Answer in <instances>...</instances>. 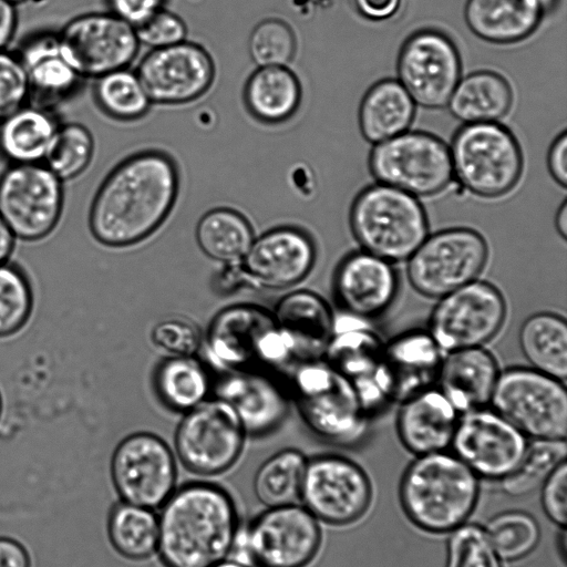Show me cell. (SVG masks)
I'll return each mask as SVG.
<instances>
[{
	"label": "cell",
	"mask_w": 567,
	"mask_h": 567,
	"mask_svg": "<svg viewBox=\"0 0 567 567\" xmlns=\"http://www.w3.org/2000/svg\"><path fill=\"white\" fill-rule=\"evenodd\" d=\"M362 319L334 316V332L323 359L353 390L371 417L393 402L385 343Z\"/></svg>",
	"instance_id": "15"
},
{
	"label": "cell",
	"mask_w": 567,
	"mask_h": 567,
	"mask_svg": "<svg viewBox=\"0 0 567 567\" xmlns=\"http://www.w3.org/2000/svg\"><path fill=\"white\" fill-rule=\"evenodd\" d=\"M18 27L17 6L8 0H0V51L8 50Z\"/></svg>",
	"instance_id": "55"
},
{
	"label": "cell",
	"mask_w": 567,
	"mask_h": 567,
	"mask_svg": "<svg viewBox=\"0 0 567 567\" xmlns=\"http://www.w3.org/2000/svg\"><path fill=\"white\" fill-rule=\"evenodd\" d=\"M442 350L425 330H410L385 343V362L393 401L408 398L436 384Z\"/></svg>",
	"instance_id": "29"
},
{
	"label": "cell",
	"mask_w": 567,
	"mask_h": 567,
	"mask_svg": "<svg viewBox=\"0 0 567 567\" xmlns=\"http://www.w3.org/2000/svg\"><path fill=\"white\" fill-rule=\"evenodd\" d=\"M540 4L543 6L545 12L551 10L558 0H538Z\"/></svg>",
	"instance_id": "59"
},
{
	"label": "cell",
	"mask_w": 567,
	"mask_h": 567,
	"mask_svg": "<svg viewBox=\"0 0 567 567\" xmlns=\"http://www.w3.org/2000/svg\"><path fill=\"white\" fill-rule=\"evenodd\" d=\"M565 440H533L515 470L499 481L511 496H523L540 487L547 477L566 461Z\"/></svg>",
	"instance_id": "42"
},
{
	"label": "cell",
	"mask_w": 567,
	"mask_h": 567,
	"mask_svg": "<svg viewBox=\"0 0 567 567\" xmlns=\"http://www.w3.org/2000/svg\"><path fill=\"white\" fill-rule=\"evenodd\" d=\"M296 37L284 20L270 18L251 31L248 51L257 66H287L296 53Z\"/></svg>",
	"instance_id": "45"
},
{
	"label": "cell",
	"mask_w": 567,
	"mask_h": 567,
	"mask_svg": "<svg viewBox=\"0 0 567 567\" xmlns=\"http://www.w3.org/2000/svg\"><path fill=\"white\" fill-rule=\"evenodd\" d=\"M93 154L94 138L85 125L78 122L60 123L43 164L64 183L84 173Z\"/></svg>",
	"instance_id": "43"
},
{
	"label": "cell",
	"mask_w": 567,
	"mask_h": 567,
	"mask_svg": "<svg viewBox=\"0 0 567 567\" xmlns=\"http://www.w3.org/2000/svg\"><path fill=\"white\" fill-rule=\"evenodd\" d=\"M246 437L234 409L213 396L184 413L175 431L174 453L189 473L218 476L239 461Z\"/></svg>",
	"instance_id": "9"
},
{
	"label": "cell",
	"mask_w": 567,
	"mask_h": 567,
	"mask_svg": "<svg viewBox=\"0 0 567 567\" xmlns=\"http://www.w3.org/2000/svg\"><path fill=\"white\" fill-rule=\"evenodd\" d=\"M358 12L368 20L380 22L393 18L402 0H353Z\"/></svg>",
	"instance_id": "53"
},
{
	"label": "cell",
	"mask_w": 567,
	"mask_h": 567,
	"mask_svg": "<svg viewBox=\"0 0 567 567\" xmlns=\"http://www.w3.org/2000/svg\"><path fill=\"white\" fill-rule=\"evenodd\" d=\"M93 96L105 115L125 122L143 117L152 104L136 72L127 68L96 78Z\"/></svg>",
	"instance_id": "40"
},
{
	"label": "cell",
	"mask_w": 567,
	"mask_h": 567,
	"mask_svg": "<svg viewBox=\"0 0 567 567\" xmlns=\"http://www.w3.org/2000/svg\"><path fill=\"white\" fill-rule=\"evenodd\" d=\"M154 388L168 409L185 413L208 399L213 383L195 355H169L155 370Z\"/></svg>",
	"instance_id": "37"
},
{
	"label": "cell",
	"mask_w": 567,
	"mask_h": 567,
	"mask_svg": "<svg viewBox=\"0 0 567 567\" xmlns=\"http://www.w3.org/2000/svg\"><path fill=\"white\" fill-rule=\"evenodd\" d=\"M398 81L415 104L442 109L461 79V58L445 33L424 29L412 33L398 58Z\"/></svg>",
	"instance_id": "20"
},
{
	"label": "cell",
	"mask_w": 567,
	"mask_h": 567,
	"mask_svg": "<svg viewBox=\"0 0 567 567\" xmlns=\"http://www.w3.org/2000/svg\"><path fill=\"white\" fill-rule=\"evenodd\" d=\"M17 238L0 216V265L11 260Z\"/></svg>",
	"instance_id": "56"
},
{
	"label": "cell",
	"mask_w": 567,
	"mask_h": 567,
	"mask_svg": "<svg viewBox=\"0 0 567 567\" xmlns=\"http://www.w3.org/2000/svg\"><path fill=\"white\" fill-rule=\"evenodd\" d=\"M350 226L362 250L390 262L408 260L429 235L427 217L417 197L382 183L358 194Z\"/></svg>",
	"instance_id": "6"
},
{
	"label": "cell",
	"mask_w": 567,
	"mask_h": 567,
	"mask_svg": "<svg viewBox=\"0 0 567 567\" xmlns=\"http://www.w3.org/2000/svg\"><path fill=\"white\" fill-rule=\"evenodd\" d=\"M35 307L32 280L12 260L0 265V340L20 333L31 321Z\"/></svg>",
	"instance_id": "41"
},
{
	"label": "cell",
	"mask_w": 567,
	"mask_h": 567,
	"mask_svg": "<svg viewBox=\"0 0 567 567\" xmlns=\"http://www.w3.org/2000/svg\"><path fill=\"white\" fill-rule=\"evenodd\" d=\"M321 543L320 522L301 504L265 507L241 524L230 558L251 567H308Z\"/></svg>",
	"instance_id": "7"
},
{
	"label": "cell",
	"mask_w": 567,
	"mask_h": 567,
	"mask_svg": "<svg viewBox=\"0 0 567 567\" xmlns=\"http://www.w3.org/2000/svg\"><path fill=\"white\" fill-rule=\"evenodd\" d=\"M135 72L152 103L176 105L197 100L209 90L215 64L206 49L185 40L152 49Z\"/></svg>",
	"instance_id": "22"
},
{
	"label": "cell",
	"mask_w": 567,
	"mask_h": 567,
	"mask_svg": "<svg viewBox=\"0 0 567 567\" xmlns=\"http://www.w3.org/2000/svg\"><path fill=\"white\" fill-rule=\"evenodd\" d=\"M369 167L378 183L416 197L440 193L454 176L449 146L437 136L419 131H405L374 144Z\"/></svg>",
	"instance_id": "12"
},
{
	"label": "cell",
	"mask_w": 567,
	"mask_h": 567,
	"mask_svg": "<svg viewBox=\"0 0 567 567\" xmlns=\"http://www.w3.org/2000/svg\"><path fill=\"white\" fill-rule=\"evenodd\" d=\"M519 346L530 368L564 381L567 377V324L563 317L539 312L519 330Z\"/></svg>",
	"instance_id": "36"
},
{
	"label": "cell",
	"mask_w": 567,
	"mask_h": 567,
	"mask_svg": "<svg viewBox=\"0 0 567 567\" xmlns=\"http://www.w3.org/2000/svg\"><path fill=\"white\" fill-rule=\"evenodd\" d=\"M499 370L494 355L483 347L447 352L436 384L460 414L491 403Z\"/></svg>",
	"instance_id": "28"
},
{
	"label": "cell",
	"mask_w": 567,
	"mask_h": 567,
	"mask_svg": "<svg viewBox=\"0 0 567 567\" xmlns=\"http://www.w3.org/2000/svg\"><path fill=\"white\" fill-rule=\"evenodd\" d=\"M446 567H503L483 527L463 524L451 532Z\"/></svg>",
	"instance_id": "46"
},
{
	"label": "cell",
	"mask_w": 567,
	"mask_h": 567,
	"mask_svg": "<svg viewBox=\"0 0 567 567\" xmlns=\"http://www.w3.org/2000/svg\"><path fill=\"white\" fill-rule=\"evenodd\" d=\"M317 250L310 235L292 227H276L255 237L240 261L224 265L221 290L238 285L280 290L293 287L312 270Z\"/></svg>",
	"instance_id": "11"
},
{
	"label": "cell",
	"mask_w": 567,
	"mask_h": 567,
	"mask_svg": "<svg viewBox=\"0 0 567 567\" xmlns=\"http://www.w3.org/2000/svg\"><path fill=\"white\" fill-rule=\"evenodd\" d=\"M542 506L546 516L565 528L567 522V463L563 462L543 483Z\"/></svg>",
	"instance_id": "50"
},
{
	"label": "cell",
	"mask_w": 567,
	"mask_h": 567,
	"mask_svg": "<svg viewBox=\"0 0 567 567\" xmlns=\"http://www.w3.org/2000/svg\"><path fill=\"white\" fill-rule=\"evenodd\" d=\"M214 567H251V566L248 564H245L243 561H239L237 559L228 558Z\"/></svg>",
	"instance_id": "58"
},
{
	"label": "cell",
	"mask_w": 567,
	"mask_h": 567,
	"mask_svg": "<svg viewBox=\"0 0 567 567\" xmlns=\"http://www.w3.org/2000/svg\"><path fill=\"white\" fill-rule=\"evenodd\" d=\"M551 177L563 187L567 184V133L563 132L550 145L547 158Z\"/></svg>",
	"instance_id": "54"
},
{
	"label": "cell",
	"mask_w": 567,
	"mask_h": 567,
	"mask_svg": "<svg viewBox=\"0 0 567 567\" xmlns=\"http://www.w3.org/2000/svg\"><path fill=\"white\" fill-rule=\"evenodd\" d=\"M205 348L209 360L225 371L291 368V344L270 310L251 303L231 305L212 320Z\"/></svg>",
	"instance_id": "5"
},
{
	"label": "cell",
	"mask_w": 567,
	"mask_h": 567,
	"mask_svg": "<svg viewBox=\"0 0 567 567\" xmlns=\"http://www.w3.org/2000/svg\"><path fill=\"white\" fill-rule=\"evenodd\" d=\"M254 239L248 219L227 207L208 210L196 226V240L200 250L223 265L240 261Z\"/></svg>",
	"instance_id": "38"
},
{
	"label": "cell",
	"mask_w": 567,
	"mask_h": 567,
	"mask_svg": "<svg viewBox=\"0 0 567 567\" xmlns=\"http://www.w3.org/2000/svg\"><path fill=\"white\" fill-rule=\"evenodd\" d=\"M59 125L51 109L24 104L0 122V157L8 165L43 163Z\"/></svg>",
	"instance_id": "31"
},
{
	"label": "cell",
	"mask_w": 567,
	"mask_h": 567,
	"mask_svg": "<svg viewBox=\"0 0 567 567\" xmlns=\"http://www.w3.org/2000/svg\"><path fill=\"white\" fill-rule=\"evenodd\" d=\"M16 54L24 70L30 103L51 109L78 90L82 78L64 58L56 31L29 34Z\"/></svg>",
	"instance_id": "25"
},
{
	"label": "cell",
	"mask_w": 567,
	"mask_h": 567,
	"mask_svg": "<svg viewBox=\"0 0 567 567\" xmlns=\"http://www.w3.org/2000/svg\"><path fill=\"white\" fill-rule=\"evenodd\" d=\"M415 103L404 86L393 79L372 85L359 109V125L363 137L378 144L405 132L414 117Z\"/></svg>",
	"instance_id": "32"
},
{
	"label": "cell",
	"mask_w": 567,
	"mask_h": 567,
	"mask_svg": "<svg viewBox=\"0 0 567 567\" xmlns=\"http://www.w3.org/2000/svg\"><path fill=\"white\" fill-rule=\"evenodd\" d=\"M401 403L396 430L408 451L419 456L451 446L460 413L436 386Z\"/></svg>",
	"instance_id": "27"
},
{
	"label": "cell",
	"mask_w": 567,
	"mask_h": 567,
	"mask_svg": "<svg viewBox=\"0 0 567 567\" xmlns=\"http://www.w3.org/2000/svg\"><path fill=\"white\" fill-rule=\"evenodd\" d=\"M489 404L526 437L566 439L564 381L533 368H512L499 373Z\"/></svg>",
	"instance_id": "10"
},
{
	"label": "cell",
	"mask_w": 567,
	"mask_h": 567,
	"mask_svg": "<svg viewBox=\"0 0 567 567\" xmlns=\"http://www.w3.org/2000/svg\"><path fill=\"white\" fill-rule=\"evenodd\" d=\"M449 148L453 175L474 195L503 196L520 178L523 155L519 144L498 122L464 124Z\"/></svg>",
	"instance_id": "8"
},
{
	"label": "cell",
	"mask_w": 567,
	"mask_h": 567,
	"mask_svg": "<svg viewBox=\"0 0 567 567\" xmlns=\"http://www.w3.org/2000/svg\"><path fill=\"white\" fill-rule=\"evenodd\" d=\"M152 342L169 355H195L203 344L196 323L182 317L161 320L152 329Z\"/></svg>",
	"instance_id": "47"
},
{
	"label": "cell",
	"mask_w": 567,
	"mask_h": 567,
	"mask_svg": "<svg viewBox=\"0 0 567 567\" xmlns=\"http://www.w3.org/2000/svg\"><path fill=\"white\" fill-rule=\"evenodd\" d=\"M271 313L291 344L295 364L323 359L334 332V315L321 296L307 289L291 291Z\"/></svg>",
	"instance_id": "26"
},
{
	"label": "cell",
	"mask_w": 567,
	"mask_h": 567,
	"mask_svg": "<svg viewBox=\"0 0 567 567\" xmlns=\"http://www.w3.org/2000/svg\"><path fill=\"white\" fill-rule=\"evenodd\" d=\"M214 396L236 412L247 436L264 437L277 431L289 413L290 395L267 371L256 369L221 372L213 385Z\"/></svg>",
	"instance_id": "23"
},
{
	"label": "cell",
	"mask_w": 567,
	"mask_h": 567,
	"mask_svg": "<svg viewBox=\"0 0 567 567\" xmlns=\"http://www.w3.org/2000/svg\"><path fill=\"white\" fill-rule=\"evenodd\" d=\"M505 318L499 290L476 279L440 298L427 331L442 351L483 347L498 333Z\"/></svg>",
	"instance_id": "17"
},
{
	"label": "cell",
	"mask_w": 567,
	"mask_h": 567,
	"mask_svg": "<svg viewBox=\"0 0 567 567\" xmlns=\"http://www.w3.org/2000/svg\"><path fill=\"white\" fill-rule=\"evenodd\" d=\"M0 567H33V558L24 543L0 535Z\"/></svg>",
	"instance_id": "52"
},
{
	"label": "cell",
	"mask_w": 567,
	"mask_h": 567,
	"mask_svg": "<svg viewBox=\"0 0 567 567\" xmlns=\"http://www.w3.org/2000/svg\"><path fill=\"white\" fill-rule=\"evenodd\" d=\"M179 189L174 158L158 150H145L121 161L99 186L89 210V229L101 245H135L171 214Z\"/></svg>",
	"instance_id": "1"
},
{
	"label": "cell",
	"mask_w": 567,
	"mask_h": 567,
	"mask_svg": "<svg viewBox=\"0 0 567 567\" xmlns=\"http://www.w3.org/2000/svg\"><path fill=\"white\" fill-rule=\"evenodd\" d=\"M488 258L483 236L471 228H449L427 235L409 257L412 287L429 298H441L477 279Z\"/></svg>",
	"instance_id": "14"
},
{
	"label": "cell",
	"mask_w": 567,
	"mask_h": 567,
	"mask_svg": "<svg viewBox=\"0 0 567 567\" xmlns=\"http://www.w3.org/2000/svg\"><path fill=\"white\" fill-rule=\"evenodd\" d=\"M308 457L299 450L288 447L269 456L254 477V493L265 507L299 503Z\"/></svg>",
	"instance_id": "39"
},
{
	"label": "cell",
	"mask_w": 567,
	"mask_h": 567,
	"mask_svg": "<svg viewBox=\"0 0 567 567\" xmlns=\"http://www.w3.org/2000/svg\"><path fill=\"white\" fill-rule=\"evenodd\" d=\"M371 497L368 475L351 460L334 454L308 458L299 502L319 522L351 524L364 515Z\"/></svg>",
	"instance_id": "19"
},
{
	"label": "cell",
	"mask_w": 567,
	"mask_h": 567,
	"mask_svg": "<svg viewBox=\"0 0 567 567\" xmlns=\"http://www.w3.org/2000/svg\"><path fill=\"white\" fill-rule=\"evenodd\" d=\"M289 369L287 389L309 432L337 447L361 443L370 416L346 380L324 359L298 362Z\"/></svg>",
	"instance_id": "4"
},
{
	"label": "cell",
	"mask_w": 567,
	"mask_h": 567,
	"mask_svg": "<svg viewBox=\"0 0 567 567\" xmlns=\"http://www.w3.org/2000/svg\"><path fill=\"white\" fill-rule=\"evenodd\" d=\"M301 85L287 66H258L244 87L248 112L266 124L289 120L300 106Z\"/></svg>",
	"instance_id": "33"
},
{
	"label": "cell",
	"mask_w": 567,
	"mask_h": 567,
	"mask_svg": "<svg viewBox=\"0 0 567 567\" xmlns=\"http://www.w3.org/2000/svg\"><path fill=\"white\" fill-rule=\"evenodd\" d=\"M140 43L151 49L171 47L186 40L185 22L175 13L159 10L145 22L135 27Z\"/></svg>",
	"instance_id": "49"
},
{
	"label": "cell",
	"mask_w": 567,
	"mask_h": 567,
	"mask_svg": "<svg viewBox=\"0 0 567 567\" xmlns=\"http://www.w3.org/2000/svg\"><path fill=\"white\" fill-rule=\"evenodd\" d=\"M399 290L392 262L365 250L348 255L338 266L333 292L346 313L365 320L385 312Z\"/></svg>",
	"instance_id": "24"
},
{
	"label": "cell",
	"mask_w": 567,
	"mask_h": 567,
	"mask_svg": "<svg viewBox=\"0 0 567 567\" xmlns=\"http://www.w3.org/2000/svg\"><path fill=\"white\" fill-rule=\"evenodd\" d=\"M484 530L498 557L506 561L527 556L540 538L537 520L523 511H507L495 515Z\"/></svg>",
	"instance_id": "44"
},
{
	"label": "cell",
	"mask_w": 567,
	"mask_h": 567,
	"mask_svg": "<svg viewBox=\"0 0 567 567\" xmlns=\"http://www.w3.org/2000/svg\"><path fill=\"white\" fill-rule=\"evenodd\" d=\"M4 405H6L4 395H3L2 389L0 388V422H1L3 413H4Z\"/></svg>",
	"instance_id": "60"
},
{
	"label": "cell",
	"mask_w": 567,
	"mask_h": 567,
	"mask_svg": "<svg viewBox=\"0 0 567 567\" xmlns=\"http://www.w3.org/2000/svg\"><path fill=\"white\" fill-rule=\"evenodd\" d=\"M10 2H12L13 4L18 6V4H21V3H24V2H28L30 0H8Z\"/></svg>",
	"instance_id": "61"
},
{
	"label": "cell",
	"mask_w": 567,
	"mask_h": 567,
	"mask_svg": "<svg viewBox=\"0 0 567 567\" xmlns=\"http://www.w3.org/2000/svg\"><path fill=\"white\" fill-rule=\"evenodd\" d=\"M56 33L64 58L82 79L127 68L140 47L134 27L110 11L76 16Z\"/></svg>",
	"instance_id": "18"
},
{
	"label": "cell",
	"mask_w": 567,
	"mask_h": 567,
	"mask_svg": "<svg viewBox=\"0 0 567 567\" xmlns=\"http://www.w3.org/2000/svg\"><path fill=\"white\" fill-rule=\"evenodd\" d=\"M63 209L64 183L43 163L8 165L0 174V216L17 240L45 239Z\"/></svg>",
	"instance_id": "13"
},
{
	"label": "cell",
	"mask_w": 567,
	"mask_h": 567,
	"mask_svg": "<svg viewBox=\"0 0 567 567\" xmlns=\"http://www.w3.org/2000/svg\"><path fill=\"white\" fill-rule=\"evenodd\" d=\"M527 443L505 417L482 408L460 416L450 447L478 478L499 482L518 465Z\"/></svg>",
	"instance_id": "21"
},
{
	"label": "cell",
	"mask_w": 567,
	"mask_h": 567,
	"mask_svg": "<svg viewBox=\"0 0 567 567\" xmlns=\"http://www.w3.org/2000/svg\"><path fill=\"white\" fill-rule=\"evenodd\" d=\"M158 511L156 556L163 567H214L230 558L243 523L223 485L186 482Z\"/></svg>",
	"instance_id": "2"
},
{
	"label": "cell",
	"mask_w": 567,
	"mask_h": 567,
	"mask_svg": "<svg viewBox=\"0 0 567 567\" xmlns=\"http://www.w3.org/2000/svg\"><path fill=\"white\" fill-rule=\"evenodd\" d=\"M556 228L563 238L567 235V204L563 202L556 215Z\"/></svg>",
	"instance_id": "57"
},
{
	"label": "cell",
	"mask_w": 567,
	"mask_h": 567,
	"mask_svg": "<svg viewBox=\"0 0 567 567\" xmlns=\"http://www.w3.org/2000/svg\"><path fill=\"white\" fill-rule=\"evenodd\" d=\"M29 100L27 78L16 52L0 51V122Z\"/></svg>",
	"instance_id": "48"
},
{
	"label": "cell",
	"mask_w": 567,
	"mask_h": 567,
	"mask_svg": "<svg viewBox=\"0 0 567 567\" xmlns=\"http://www.w3.org/2000/svg\"><path fill=\"white\" fill-rule=\"evenodd\" d=\"M513 103L509 83L498 73L476 71L461 78L446 106L465 124L497 122Z\"/></svg>",
	"instance_id": "34"
},
{
	"label": "cell",
	"mask_w": 567,
	"mask_h": 567,
	"mask_svg": "<svg viewBox=\"0 0 567 567\" xmlns=\"http://www.w3.org/2000/svg\"><path fill=\"white\" fill-rule=\"evenodd\" d=\"M544 13L538 0H467L464 9L470 30L480 39L497 44L528 38Z\"/></svg>",
	"instance_id": "30"
},
{
	"label": "cell",
	"mask_w": 567,
	"mask_h": 567,
	"mask_svg": "<svg viewBox=\"0 0 567 567\" xmlns=\"http://www.w3.org/2000/svg\"><path fill=\"white\" fill-rule=\"evenodd\" d=\"M478 477L454 454L419 455L405 470L400 499L409 519L433 534L451 533L475 508Z\"/></svg>",
	"instance_id": "3"
},
{
	"label": "cell",
	"mask_w": 567,
	"mask_h": 567,
	"mask_svg": "<svg viewBox=\"0 0 567 567\" xmlns=\"http://www.w3.org/2000/svg\"><path fill=\"white\" fill-rule=\"evenodd\" d=\"M177 458L158 435L135 432L121 440L110 460L120 501L158 509L177 487Z\"/></svg>",
	"instance_id": "16"
},
{
	"label": "cell",
	"mask_w": 567,
	"mask_h": 567,
	"mask_svg": "<svg viewBox=\"0 0 567 567\" xmlns=\"http://www.w3.org/2000/svg\"><path fill=\"white\" fill-rule=\"evenodd\" d=\"M110 12L134 28L163 9L166 0H105Z\"/></svg>",
	"instance_id": "51"
},
{
	"label": "cell",
	"mask_w": 567,
	"mask_h": 567,
	"mask_svg": "<svg viewBox=\"0 0 567 567\" xmlns=\"http://www.w3.org/2000/svg\"><path fill=\"white\" fill-rule=\"evenodd\" d=\"M106 535L112 548L124 559L147 560L157 550V513L152 508L118 501L109 511Z\"/></svg>",
	"instance_id": "35"
}]
</instances>
